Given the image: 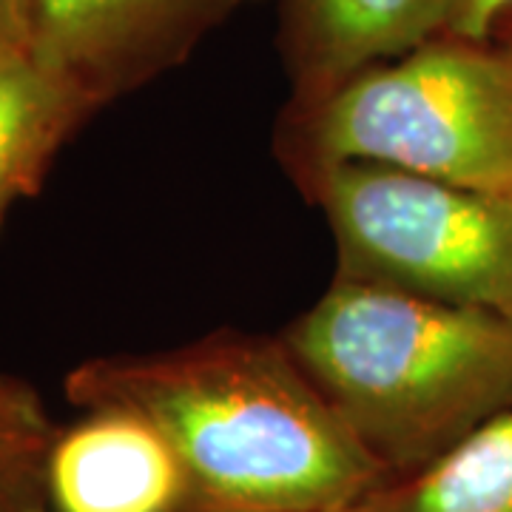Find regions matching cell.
Returning <instances> with one entry per match:
<instances>
[{"instance_id": "14", "label": "cell", "mask_w": 512, "mask_h": 512, "mask_svg": "<svg viewBox=\"0 0 512 512\" xmlns=\"http://www.w3.org/2000/svg\"><path fill=\"white\" fill-rule=\"evenodd\" d=\"M185 512H217V510H185Z\"/></svg>"}, {"instance_id": "1", "label": "cell", "mask_w": 512, "mask_h": 512, "mask_svg": "<svg viewBox=\"0 0 512 512\" xmlns=\"http://www.w3.org/2000/svg\"><path fill=\"white\" fill-rule=\"evenodd\" d=\"M63 390L77 407L146 419L183 467L188 510L348 512L393 478L282 336L220 330L160 353L100 356Z\"/></svg>"}, {"instance_id": "7", "label": "cell", "mask_w": 512, "mask_h": 512, "mask_svg": "<svg viewBox=\"0 0 512 512\" xmlns=\"http://www.w3.org/2000/svg\"><path fill=\"white\" fill-rule=\"evenodd\" d=\"M55 512H185L188 484L165 439L128 410H89L49 458Z\"/></svg>"}, {"instance_id": "9", "label": "cell", "mask_w": 512, "mask_h": 512, "mask_svg": "<svg viewBox=\"0 0 512 512\" xmlns=\"http://www.w3.org/2000/svg\"><path fill=\"white\" fill-rule=\"evenodd\" d=\"M348 512H512V410L419 473L390 478Z\"/></svg>"}, {"instance_id": "11", "label": "cell", "mask_w": 512, "mask_h": 512, "mask_svg": "<svg viewBox=\"0 0 512 512\" xmlns=\"http://www.w3.org/2000/svg\"><path fill=\"white\" fill-rule=\"evenodd\" d=\"M512 15V0H458L456 18L447 35L490 43L498 23Z\"/></svg>"}, {"instance_id": "10", "label": "cell", "mask_w": 512, "mask_h": 512, "mask_svg": "<svg viewBox=\"0 0 512 512\" xmlns=\"http://www.w3.org/2000/svg\"><path fill=\"white\" fill-rule=\"evenodd\" d=\"M57 433L29 384L0 396V512H52L49 458Z\"/></svg>"}, {"instance_id": "13", "label": "cell", "mask_w": 512, "mask_h": 512, "mask_svg": "<svg viewBox=\"0 0 512 512\" xmlns=\"http://www.w3.org/2000/svg\"><path fill=\"white\" fill-rule=\"evenodd\" d=\"M26 382H18V379H9V376H0V396H9V393H15L20 390Z\"/></svg>"}, {"instance_id": "8", "label": "cell", "mask_w": 512, "mask_h": 512, "mask_svg": "<svg viewBox=\"0 0 512 512\" xmlns=\"http://www.w3.org/2000/svg\"><path fill=\"white\" fill-rule=\"evenodd\" d=\"M94 111L29 55L0 66V225L20 197L37 194L57 151Z\"/></svg>"}, {"instance_id": "5", "label": "cell", "mask_w": 512, "mask_h": 512, "mask_svg": "<svg viewBox=\"0 0 512 512\" xmlns=\"http://www.w3.org/2000/svg\"><path fill=\"white\" fill-rule=\"evenodd\" d=\"M248 0H23L29 57L97 109L180 66Z\"/></svg>"}, {"instance_id": "4", "label": "cell", "mask_w": 512, "mask_h": 512, "mask_svg": "<svg viewBox=\"0 0 512 512\" xmlns=\"http://www.w3.org/2000/svg\"><path fill=\"white\" fill-rule=\"evenodd\" d=\"M336 242V276L512 319V194L339 163L302 180Z\"/></svg>"}, {"instance_id": "6", "label": "cell", "mask_w": 512, "mask_h": 512, "mask_svg": "<svg viewBox=\"0 0 512 512\" xmlns=\"http://www.w3.org/2000/svg\"><path fill=\"white\" fill-rule=\"evenodd\" d=\"M458 0H285L282 49L293 103L447 35Z\"/></svg>"}, {"instance_id": "3", "label": "cell", "mask_w": 512, "mask_h": 512, "mask_svg": "<svg viewBox=\"0 0 512 512\" xmlns=\"http://www.w3.org/2000/svg\"><path fill=\"white\" fill-rule=\"evenodd\" d=\"M276 154L296 185L339 163L512 194V49L441 35L291 103Z\"/></svg>"}, {"instance_id": "2", "label": "cell", "mask_w": 512, "mask_h": 512, "mask_svg": "<svg viewBox=\"0 0 512 512\" xmlns=\"http://www.w3.org/2000/svg\"><path fill=\"white\" fill-rule=\"evenodd\" d=\"M282 342L393 478L512 410V319L498 313L336 276Z\"/></svg>"}, {"instance_id": "12", "label": "cell", "mask_w": 512, "mask_h": 512, "mask_svg": "<svg viewBox=\"0 0 512 512\" xmlns=\"http://www.w3.org/2000/svg\"><path fill=\"white\" fill-rule=\"evenodd\" d=\"M29 55L23 0H0V66Z\"/></svg>"}]
</instances>
